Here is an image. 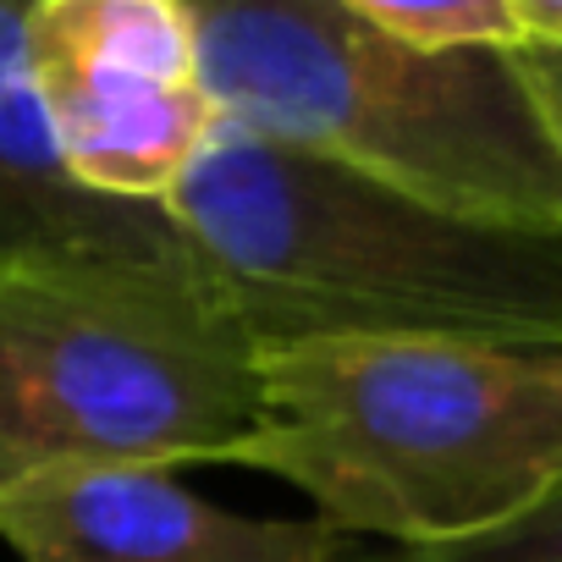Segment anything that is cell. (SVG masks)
<instances>
[{
	"label": "cell",
	"mask_w": 562,
	"mask_h": 562,
	"mask_svg": "<svg viewBox=\"0 0 562 562\" xmlns=\"http://www.w3.org/2000/svg\"><path fill=\"white\" fill-rule=\"evenodd\" d=\"M166 210L254 353L353 337L562 348V232L458 215L226 116Z\"/></svg>",
	"instance_id": "cell-1"
},
{
	"label": "cell",
	"mask_w": 562,
	"mask_h": 562,
	"mask_svg": "<svg viewBox=\"0 0 562 562\" xmlns=\"http://www.w3.org/2000/svg\"><path fill=\"white\" fill-rule=\"evenodd\" d=\"M254 370L232 463L281 474L359 540H474L562 480V348L353 337L270 348Z\"/></svg>",
	"instance_id": "cell-2"
},
{
	"label": "cell",
	"mask_w": 562,
	"mask_h": 562,
	"mask_svg": "<svg viewBox=\"0 0 562 562\" xmlns=\"http://www.w3.org/2000/svg\"><path fill=\"white\" fill-rule=\"evenodd\" d=\"M215 111L458 215L562 232V155L513 45H414L342 0H182Z\"/></svg>",
	"instance_id": "cell-3"
},
{
	"label": "cell",
	"mask_w": 562,
	"mask_h": 562,
	"mask_svg": "<svg viewBox=\"0 0 562 562\" xmlns=\"http://www.w3.org/2000/svg\"><path fill=\"white\" fill-rule=\"evenodd\" d=\"M254 342L193 254L0 270V491L72 463H232Z\"/></svg>",
	"instance_id": "cell-4"
},
{
	"label": "cell",
	"mask_w": 562,
	"mask_h": 562,
	"mask_svg": "<svg viewBox=\"0 0 562 562\" xmlns=\"http://www.w3.org/2000/svg\"><path fill=\"white\" fill-rule=\"evenodd\" d=\"M23 50L67 171L100 199L166 204L221 122L182 0H34Z\"/></svg>",
	"instance_id": "cell-5"
},
{
	"label": "cell",
	"mask_w": 562,
	"mask_h": 562,
	"mask_svg": "<svg viewBox=\"0 0 562 562\" xmlns=\"http://www.w3.org/2000/svg\"><path fill=\"white\" fill-rule=\"evenodd\" d=\"M23 562H359L370 540L326 518H248L160 463H72L0 491Z\"/></svg>",
	"instance_id": "cell-6"
},
{
	"label": "cell",
	"mask_w": 562,
	"mask_h": 562,
	"mask_svg": "<svg viewBox=\"0 0 562 562\" xmlns=\"http://www.w3.org/2000/svg\"><path fill=\"white\" fill-rule=\"evenodd\" d=\"M29 7L34 0H0V270L78 259H188L166 204L100 199L67 171L29 83Z\"/></svg>",
	"instance_id": "cell-7"
},
{
	"label": "cell",
	"mask_w": 562,
	"mask_h": 562,
	"mask_svg": "<svg viewBox=\"0 0 562 562\" xmlns=\"http://www.w3.org/2000/svg\"><path fill=\"white\" fill-rule=\"evenodd\" d=\"M359 562H562V480L518 518L452 546H364Z\"/></svg>",
	"instance_id": "cell-8"
},
{
	"label": "cell",
	"mask_w": 562,
	"mask_h": 562,
	"mask_svg": "<svg viewBox=\"0 0 562 562\" xmlns=\"http://www.w3.org/2000/svg\"><path fill=\"white\" fill-rule=\"evenodd\" d=\"M414 45H513L502 0H342Z\"/></svg>",
	"instance_id": "cell-9"
},
{
	"label": "cell",
	"mask_w": 562,
	"mask_h": 562,
	"mask_svg": "<svg viewBox=\"0 0 562 562\" xmlns=\"http://www.w3.org/2000/svg\"><path fill=\"white\" fill-rule=\"evenodd\" d=\"M513 61H518V72H524V83H529V94H535V105L546 116V133H551V144L562 155V50L513 45Z\"/></svg>",
	"instance_id": "cell-10"
},
{
	"label": "cell",
	"mask_w": 562,
	"mask_h": 562,
	"mask_svg": "<svg viewBox=\"0 0 562 562\" xmlns=\"http://www.w3.org/2000/svg\"><path fill=\"white\" fill-rule=\"evenodd\" d=\"M513 45H551L562 50V0H502Z\"/></svg>",
	"instance_id": "cell-11"
}]
</instances>
